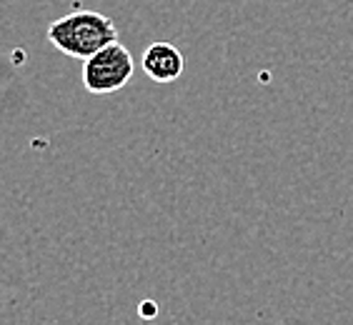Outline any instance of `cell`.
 Segmentation results:
<instances>
[{"label":"cell","instance_id":"7a4b0ae2","mask_svg":"<svg viewBox=\"0 0 353 325\" xmlns=\"http://www.w3.org/2000/svg\"><path fill=\"white\" fill-rule=\"evenodd\" d=\"M136 63L121 41L110 43L83 61V88L90 95H113L133 81Z\"/></svg>","mask_w":353,"mask_h":325},{"label":"cell","instance_id":"6da1fadb","mask_svg":"<svg viewBox=\"0 0 353 325\" xmlns=\"http://www.w3.org/2000/svg\"><path fill=\"white\" fill-rule=\"evenodd\" d=\"M48 43L75 61H88L90 55L110 43H118V28L108 15L98 10H78L53 21L46 30Z\"/></svg>","mask_w":353,"mask_h":325},{"label":"cell","instance_id":"3957f363","mask_svg":"<svg viewBox=\"0 0 353 325\" xmlns=\"http://www.w3.org/2000/svg\"><path fill=\"white\" fill-rule=\"evenodd\" d=\"M141 65H143V70H145V75H148L150 81L173 83L183 75L185 61H183V53H181L173 43L161 41V43H153V45L145 48Z\"/></svg>","mask_w":353,"mask_h":325}]
</instances>
